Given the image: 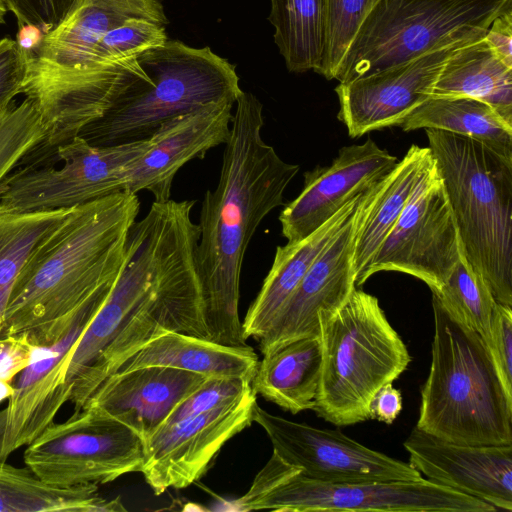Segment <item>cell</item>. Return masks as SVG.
<instances>
[{"mask_svg":"<svg viewBox=\"0 0 512 512\" xmlns=\"http://www.w3.org/2000/svg\"><path fill=\"white\" fill-rule=\"evenodd\" d=\"M194 204L154 201L130 227L120 272L67 366L74 410L143 344L168 331L197 289L200 228L192 220Z\"/></svg>","mask_w":512,"mask_h":512,"instance_id":"cell-1","label":"cell"},{"mask_svg":"<svg viewBox=\"0 0 512 512\" xmlns=\"http://www.w3.org/2000/svg\"><path fill=\"white\" fill-rule=\"evenodd\" d=\"M216 188L207 190L199 219L196 265L207 340L247 346L239 317L240 276L256 229L275 208L300 167L280 158L262 137L263 106L242 91L236 100Z\"/></svg>","mask_w":512,"mask_h":512,"instance_id":"cell-2","label":"cell"},{"mask_svg":"<svg viewBox=\"0 0 512 512\" xmlns=\"http://www.w3.org/2000/svg\"><path fill=\"white\" fill-rule=\"evenodd\" d=\"M139 211L137 194L127 191L75 207L22 268L1 334L25 333L41 348L58 343L89 305L108 296Z\"/></svg>","mask_w":512,"mask_h":512,"instance_id":"cell-3","label":"cell"},{"mask_svg":"<svg viewBox=\"0 0 512 512\" xmlns=\"http://www.w3.org/2000/svg\"><path fill=\"white\" fill-rule=\"evenodd\" d=\"M431 365L416 427L457 444L512 445V398L480 335L432 294Z\"/></svg>","mask_w":512,"mask_h":512,"instance_id":"cell-4","label":"cell"},{"mask_svg":"<svg viewBox=\"0 0 512 512\" xmlns=\"http://www.w3.org/2000/svg\"><path fill=\"white\" fill-rule=\"evenodd\" d=\"M426 135L462 252L495 300L512 307V158L458 134Z\"/></svg>","mask_w":512,"mask_h":512,"instance_id":"cell-5","label":"cell"},{"mask_svg":"<svg viewBox=\"0 0 512 512\" xmlns=\"http://www.w3.org/2000/svg\"><path fill=\"white\" fill-rule=\"evenodd\" d=\"M320 382L313 411L336 426L369 418L373 395L393 383L411 356L378 299L356 289L337 310L319 315Z\"/></svg>","mask_w":512,"mask_h":512,"instance_id":"cell-6","label":"cell"},{"mask_svg":"<svg viewBox=\"0 0 512 512\" xmlns=\"http://www.w3.org/2000/svg\"><path fill=\"white\" fill-rule=\"evenodd\" d=\"M148 78L134 84L79 136L95 146L149 138L167 120L242 90L236 68L209 47L167 40L137 56Z\"/></svg>","mask_w":512,"mask_h":512,"instance_id":"cell-7","label":"cell"},{"mask_svg":"<svg viewBox=\"0 0 512 512\" xmlns=\"http://www.w3.org/2000/svg\"><path fill=\"white\" fill-rule=\"evenodd\" d=\"M512 0H379L350 43L335 80L348 82L435 49L483 38Z\"/></svg>","mask_w":512,"mask_h":512,"instance_id":"cell-8","label":"cell"},{"mask_svg":"<svg viewBox=\"0 0 512 512\" xmlns=\"http://www.w3.org/2000/svg\"><path fill=\"white\" fill-rule=\"evenodd\" d=\"M150 138L95 146L79 135L33 148L0 183V211L74 208L125 190L130 166Z\"/></svg>","mask_w":512,"mask_h":512,"instance_id":"cell-9","label":"cell"},{"mask_svg":"<svg viewBox=\"0 0 512 512\" xmlns=\"http://www.w3.org/2000/svg\"><path fill=\"white\" fill-rule=\"evenodd\" d=\"M144 460V441L91 404L74 410L64 422H52L24 452L26 466L60 488L109 483L141 472Z\"/></svg>","mask_w":512,"mask_h":512,"instance_id":"cell-10","label":"cell"},{"mask_svg":"<svg viewBox=\"0 0 512 512\" xmlns=\"http://www.w3.org/2000/svg\"><path fill=\"white\" fill-rule=\"evenodd\" d=\"M289 512H494L473 496L423 477L416 480L323 482L300 473L280 481L239 510Z\"/></svg>","mask_w":512,"mask_h":512,"instance_id":"cell-11","label":"cell"},{"mask_svg":"<svg viewBox=\"0 0 512 512\" xmlns=\"http://www.w3.org/2000/svg\"><path fill=\"white\" fill-rule=\"evenodd\" d=\"M461 253L454 215L432 159L378 250L368 276L380 271L402 272L420 279L436 293Z\"/></svg>","mask_w":512,"mask_h":512,"instance_id":"cell-12","label":"cell"},{"mask_svg":"<svg viewBox=\"0 0 512 512\" xmlns=\"http://www.w3.org/2000/svg\"><path fill=\"white\" fill-rule=\"evenodd\" d=\"M29 54V52H28ZM148 74L137 57L80 68H61L35 60L22 94L35 103L45 129L42 143L55 146L100 119L134 84Z\"/></svg>","mask_w":512,"mask_h":512,"instance_id":"cell-13","label":"cell"},{"mask_svg":"<svg viewBox=\"0 0 512 512\" xmlns=\"http://www.w3.org/2000/svg\"><path fill=\"white\" fill-rule=\"evenodd\" d=\"M252 420L266 432L273 453L312 480L363 482L422 478L409 463L368 448L340 430L291 421L267 412L257 402Z\"/></svg>","mask_w":512,"mask_h":512,"instance_id":"cell-14","label":"cell"},{"mask_svg":"<svg viewBox=\"0 0 512 512\" xmlns=\"http://www.w3.org/2000/svg\"><path fill=\"white\" fill-rule=\"evenodd\" d=\"M256 393L210 411L162 426L145 443L141 470L156 495L182 489L198 480L222 446L253 422Z\"/></svg>","mask_w":512,"mask_h":512,"instance_id":"cell-15","label":"cell"},{"mask_svg":"<svg viewBox=\"0 0 512 512\" xmlns=\"http://www.w3.org/2000/svg\"><path fill=\"white\" fill-rule=\"evenodd\" d=\"M475 41V40H474ZM459 42L422 54L375 73L339 83L338 119L352 138L373 130L400 126L421 103L431 97L433 85Z\"/></svg>","mask_w":512,"mask_h":512,"instance_id":"cell-16","label":"cell"},{"mask_svg":"<svg viewBox=\"0 0 512 512\" xmlns=\"http://www.w3.org/2000/svg\"><path fill=\"white\" fill-rule=\"evenodd\" d=\"M371 188L362 194L346 224L317 256L271 327L257 340L263 355L300 338L319 337V313L337 310L355 290V241Z\"/></svg>","mask_w":512,"mask_h":512,"instance_id":"cell-17","label":"cell"},{"mask_svg":"<svg viewBox=\"0 0 512 512\" xmlns=\"http://www.w3.org/2000/svg\"><path fill=\"white\" fill-rule=\"evenodd\" d=\"M106 298L89 305L58 343L20 372L7 406L0 410L1 461L36 439L69 401L72 384L66 373L71 354Z\"/></svg>","mask_w":512,"mask_h":512,"instance_id":"cell-18","label":"cell"},{"mask_svg":"<svg viewBox=\"0 0 512 512\" xmlns=\"http://www.w3.org/2000/svg\"><path fill=\"white\" fill-rule=\"evenodd\" d=\"M397 162L371 138L342 147L330 165L305 172L301 193L279 215L283 237L287 242L306 238L385 177Z\"/></svg>","mask_w":512,"mask_h":512,"instance_id":"cell-19","label":"cell"},{"mask_svg":"<svg viewBox=\"0 0 512 512\" xmlns=\"http://www.w3.org/2000/svg\"><path fill=\"white\" fill-rule=\"evenodd\" d=\"M234 104L231 99L208 103L162 123L149 137L147 151L128 169L124 191H148L154 201L169 200L177 172L227 142Z\"/></svg>","mask_w":512,"mask_h":512,"instance_id":"cell-20","label":"cell"},{"mask_svg":"<svg viewBox=\"0 0 512 512\" xmlns=\"http://www.w3.org/2000/svg\"><path fill=\"white\" fill-rule=\"evenodd\" d=\"M403 445L409 464L426 479L512 510V445L457 444L416 426Z\"/></svg>","mask_w":512,"mask_h":512,"instance_id":"cell-21","label":"cell"},{"mask_svg":"<svg viewBox=\"0 0 512 512\" xmlns=\"http://www.w3.org/2000/svg\"><path fill=\"white\" fill-rule=\"evenodd\" d=\"M206 378L169 367L135 368L110 375L85 404L101 408L146 443L175 407Z\"/></svg>","mask_w":512,"mask_h":512,"instance_id":"cell-22","label":"cell"},{"mask_svg":"<svg viewBox=\"0 0 512 512\" xmlns=\"http://www.w3.org/2000/svg\"><path fill=\"white\" fill-rule=\"evenodd\" d=\"M133 18L167 23L159 0H76L61 23L28 50L29 55L49 65L79 68L106 33Z\"/></svg>","mask_w":512,"mask_h":512,"instance_id":"cell-23","label":"cell"},{"mask_svg":"<svg viewBox=\"0 0 512 512\" xmlns=\"http://www.w3.org/2000/svg\"><path fill=\"white\" fill-rule=\"evenodd\" d=\"M364 192L306 238L276 248L272 266L242 323L246 340L252 337L257 341L268 331L317 256L346 224Z\"/></svg>","mask_w":512,"mask_h":512,"instance_id":"cell-24","label":"cell"},{"mask_svg":"<svg viewBox=\"0 0 512 512\" xmlns=\"http://www.w3.org/2000/svg\"><path fill=\"white\" fill-rule=\"evenodd\" d=\"M258 356L250 346H227L176 331H162L129 356L115 372L161 366L205 377H243L252 381Z\"/></svg>","mask_w":512,"mask_h":512,"instance_id":"cell-25","label":"cell"},{"mask_svg":"<svg viewBox=\"0 0 512 512\" xmlns=\"http://www.w3.org/2000/svg\"><path fill=\"white\" fill-rule=\"evenodd\" d=\"M432 159L428 147L413 144L394 168L371 188L355 241L356 286L368 280V271L378 250Z\"/></svg>","mask_w":512,"mask_h":512,"instance_id":"cell-26","label":"cell"},{"mask_svg":"<svg viewBox=\"0 0 512 512\" xmlns=\"http://www.w3.org/2000/svg\"><path fill=\"white\" fill-rule=\"evenodd\" d=\"M431 97H468L491 106L512 125V67L483 38L456 48L445 61Z\"/></svg>","mask_w":512,"mask_h":512,"instance_id":"cell-27","label":"cell"},{"mask_svg":"<svg viewBox=\"0 0 512 512\" xmlns=\"http://www.w3.org/2000/svg\"><path fill=\"white\" fill-rule=\"evenodd\" d=\"M322 365L319 337L291 341L263 355L251 386L285 411L313 410Z\"/></svg>","mask_w":512,"mask_h":512,"instance_id":"cell-28","label":"cell"},{"mask_svg":"<svg viewBox=\"0 0 512 512\" xmlns=\"http://www.w3.org/2000/svg\"><path fill=\"white\" fill-rule=\"evenodd\" d=\"M121 498L106 499L97 484L60 488L42 481L29 467L0 460V512H118Z\"/></svg>","mask_w":512,"mask_h":512,"instance_id":"cell-29","label":"cell"},{"mask_svg":"<svg viewBox=\"0 0 512 512\" xmlns=\"http://www.w3.org/2000/svg\"><path fill=\"white\" fill-rule=\"evenodd\" d=\"M400 126L406 132L425 128L469 137L512 158V125L477 99L429 97Z\"/></svg>","mask_w":512,"mask_h":512,"instance_id":"cell-30","label":"cell"},{"mask_svg":"<svg viewBox=\"0 0 512 512\" xmlns=\"http://www.w3.org/2000/svg\"><path fill=\"white\" fill-rule=\"evenodd\" d=\"M274 42L290 72H319L326 38L327 0H270Z\"/></svg>","mask_w":512,"mask_h":512,"instance_id":"cell-31","label":"cell"},{"mask_svg":"<svg viewBox=\"0 0 512 512\" xmlns=\"http://www.w3.org/2000/svg\"><path fill=\"white\" fill-rule=\"evenodd\" d=\"M75 208V207H74ZM74 208L42 211H0V334L14 283L36 246Z\"/></svg>","mask_w":512,"mask_h":512,"instance_id":"cell-32","label":"cell"},{"mask_svg":"<svg viewBox=\"0 0 512 512\" xmlns=\"http://www.w3.org/2000/svg\"><path fill=\"white\" fill-rule=\"evenodd\" d=\"M432 294L449 312L476 331L484 342L486 341L497 301L463 252L448 279L436 293Z\"/></svg>","mask_w":512,"mask_h":512,"instance_id":"cell-33","label":"cell"},{"mask_svg":"<svg viewBox=\"0 0 512 512\" xmlns=\"http://www.w3.org/2000/svg\"><path fill=\"white\" fill-rule=\"evenodd\" d=\"M45 139L41 116L33 100H14L0 109V183Z\"/></svg>","mask_w":512,"mask_h":512,"instance_id":"cell-34","label":"cell"},{"mask_svg":"<svg viewBox=\"0 0 512 512\" xmlns=\"http://www.w3.org/2000/svg\"><path fill=\"white\" fill-rule=\"evenodd\" d=\"M167 40L164 25L146 19H129L106 33L89 52L81 67L137 57L148 49L163 45Z\"/></svg>","mask_w":512,"mask_h":512,"instance_id":"cell-35","label":"cell"},{"mask_svg":"<svg viewBox=\"0 0 512 512\" xmlns=\"http://www.w3.org/2000/svg\"><path fill=\"white\" fill-rule=\"evenodd\" d=\"M379 0H327L326 38L318 74L335 78L341 61L365 17Z\"/></svg>","mask_w":512,"mask_h":512,"instance_id":"cell-36","label":"cell"},{"mask_svg":"<svg viewBox=\"0 0 512 512\" xmlns=\"http://www.w3.org/2000/svg\"><path fill=\"white\" fill-rule=\"evenodd\" d=\"M251 389V380L247 378L208 377L175 407L162 426L176 423L230 403Z\"/></svg>","mask_w":512,"mask_h":512,"instance_id":"cell-37","label":"cell"},{"mask_svg":"<svg viewBox=\"0 0 512 512\" xmlns=\"http://www.w3.org/2000/svg\"><path fill=\"white\" fill-rule=\"evenodd\" d=\"M500 381L512 398V307L496 303L484 342Z\"/></svg>","mask_w":512,"mask_h":512,"instance_id":"cell-38","label":"cell"},{"mask_svg":"<svg viewBox=\"0 0 512 512\" xmlns=\"http://www.w3.org/2000/svg\"><path fill=\"white\" fill-rule=\"evenodd\" d=\"M8 11L17 19L19 30L33 27L42 35L56 28L76 0H4Z\"/></svg>","mask_w":512,"mask_h":512,"instance_id":"cell-39","label":"cell"},{"mask_svg":"<svg viewBox=\"0 0 512 512\" xmlns=\"http://www.w3.org/2000/svg\"><path fill=\"white\" fill-rule=\"evenodd\" d=\"M28 67V50L18 40L0 39V109L22 94Z\"/></svg>","mask_w":512,"mask_h":512,"instance_id":"cell-40","label":"cell"},{"mask_svg":"<svg viewBox=\"0 0 512 512\" xmlns=\"http://www.w3.org/2000/svg\"><path fill=\"white\" fill-rule=\"evenodd\" d=\"M41 349L25 333L0 338V379L12 383Z\"/></svg>","mask_w":512,"mask_h":512,"instance_id":"cell-41","label":"cell"},{"mask_svg":"<svg viewBox=\"0 0 512 512\" xmlns=\"http://www.w3.org/2000/svg\"><path fill=\"white\" fill-rule=\"evenodd\" d=\"M484 40L505 64L512 67V9L491 22Z\"/></svg>","mask_w":512,"mask_h":512,"instance_id":"cell-42","label":"cell"},{"mask_svg":"<svg viewBox=\"0 0 512 512\" xmlns=\"http://www.w3.org/2000/svg\"><path fill=\"white\" fill-rule=\"evenodd\" d=\"M401 410V392L388 383L373 395L369 404V418L392 424Z\"/></svg>","mask_w":512,"mask_h":512,"instance_id":"cell-43","label":"cell"},{"mask_svg":"<svg viewBox=\"0 0 512 512\" xmlns=\"http://www.w3.org/2000/svg\"><path fill=\"white\" fill-rule=\"evenodd\" d=\"M14 391L12 383L0 379V402L8 399Z\"/></svg>","mask_w":512,"mask_h":512,"instance_id":"cell-44","label":"cell"},{"mask_svg":"<svg viewBox=\"0 0 512 512\" xmlns=\"http://www.w3.org/2000/svg\"><path fill=\"white\" fill-rule=\"evenodd\" d=\"M7 7L4 0H0V25L5 23V15L7 13Z\"/></svg>","mask_w":512,"mask_h":512,"instance_id":"cell-45","label":"cell"}]
</instances>
